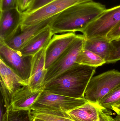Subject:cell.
<instances>
[{"label":"cell","mask_w":120,"mask_h":121,"mask_svg":"<svg viewBox=\"0 0 120 121\" xmlns=\"http://www.w3.org/2000/svg\"><path fill=\"white\" fill-rule=\"evenodd\" d=\"M77 35L74 32L54 35L45 49V68L46 70L68 48Z\"/></svg>","instance_id":"8fae6325"},{"label":"cell","mask_w":120,"mask_h":121,"mask_svg":"<svg viewBox=\"0 0 120 121\" xmlns=\"http://www.w3.org/2000/svg\"><path fill=\"white\" fill-rule=\"evenodd\" d=\"M0 77L1 92L6 109L13 94L23 86L28 85L29 81L23 80L1 60Z\"/></svg>","instance_id":"9c48e42d"},{"label":"cell","mask_w":120,"mask_h":121,"mask_svg":"<svg viewBox=\"0 0 120 121\" xmlns=\"http://www.w3.org/2000/svg\"><path fill=\"white\" fill-rule=\"evenodd\" d=\"M34 0H28V5H27V8L32 4Z\"/></svg>","instance_id":"4dcf8cb0"},{"label":"cell","mask_w":120,"mask_h":121,"mask_svg":"<svg viewBox=\"0 0 120 121\" xmlns=\"http://www.w3.org/2000/svg\"><path fill=\"white\" fill-rule=\"evenodd\" d=\"M99 104L87 102L84 105L67 112L69 118L75 121H97L102 109Z\"/></svg>","instance_id":"2e32d148"},{"label":"cell","mask_w":120,"mask_h":121,"mask_svg":"<svg viewBox=\"0 0 120 121\" xmlns=\"http://www.w3.org/2000/svg\"><path fill=\"white\" fill-rule=\"evenodd\" d=\"M54 35L49 26L27 41L18 51L24 56H33L47 46Z\"/></svg>","instance_id":"9a60e30c"},{"label":"cell","mask_w":120,"mask_h":121,"mask_svg":"<svg viewBox=\"0 0 120 121\" xmlns=\"http://www.w3.org/2000/svg\"><path fill=\"white\" fill-rule=\"evenodd\" d=\"M87 102L84 99L68 97L43 90L31 111L69 118L67 112Z\"/></svg>","instance_id":"3957f363"},{"label":"cell","mask_w":120,"mask_h":121,"mask_svg":"<svg viewBox=\"0 0 120 121\" xmlns=\"http://www.w3.org/2000/svg\"><path fill=\"white\" fill-rule=\"evenodd\" d=\"M17 7L18 0H0V11L7 10Z\"/></svg>","instance_id":"cb8c5ba5"},{"label":"cell","mask_w":120,"mask_h":121,"mask_svg":"<svg viewBox=\"0 0 120 121\" xmlns=\"http://www.w3.org/2000/svg\"><path fill=\"white\" fill-rule=\"evenodd\" d=\"M120 86V72L113 69L93 77L84 93V99L92 104H99L107 94Z\"/></svg>","instance_id":"277c9868"},{"label":"cell","mask_w":120,"mask_h":121,"mask_svg":"<svg viewBox=\"0 0 120 121\" xmlns=\"http://www.w3.org/2000/svg\"><path fill=\"white\" fill-rule=\"evenodd\" d=\"M76 63L96 68L106 63V61L98 55L83 48L78 55Z\"/></svg>","instance_id":"d6986e66"},{"label":"cell","mask_w":120,"mask_h":121,"mask_svg":"<svg viewBox=\"0 0 120 121\" xmlns=\"http://www.w3.org/2000/svg\"><path fill=\"white\" fill-rule=\"evenodd\" d=\"M111 109L113 110L116 113L120 112V104L112 107Z\"/></svg>","instance_id":"83f0119b"},{"label":"cell","mask_w":120,"mask_h":121,"mask_svg":"<svg viewBox=\"0 0 120 121\" xmlns=\"http://www.w3.org/2000/svg\"><path fill=\"white\" fill-rule=\"evenodd\" d=\"M120 60V38L111 42L110 52L106 63H113Z\"/></svg>","instance_id":"44dd1931"},{"label":"cell","mask_w":120,"mask_h":121,"mask_svg":"<svg viewBox=\"0 0 120 121\" xmlns=\"http://www.w3.org/2000/svg\"><path fill=\"white\" fill-rule=\"evenodd\" d=\"M120 104V86L105 96L99 104L101 107L108 110H111L112 107Z\"/></svg>","instance_id":"ffe728a7"},{"label":"cell","mask_w":120,"mask_h":121,"mask_svg":"<svg viewBox=\"0 0 120 121\" xmlns=\"http://www.w3.org/2000/svg\"><path fill=\"white\" fill-rule=\"evenodd\" d=\"M0 101V121H31V111H13L6 109L3 113V103Z\"/></svg>","instance_id":"ac0fdd59"},{"label":"cell","mask_w":120,"mask_h":121,"mask_svg":"<svg viewBox=\"0 0 120 121\" xmlns=\"http://www.w3.org/2000/svg\"><path fill=\"white\" fill-rule=\"evenodd\" d=\"M83 48L95 53L106 62L110 52L111 42L107 38H86Z\"/></svg>","instance_id":"e0dca14e"},{"label":"cell","mask_w":120,"mask_h":121,"mask_svg":"<svg viewBox=\"0 0 120 121\" xmlns=\"http://www.w3.org/2000/svg\"><path fill=\"white\" fill-rule=\"evenodd\" d=\"M23 13L18 8L0 11V42L5 43L14 37L20 29Z\"/></svg>","instance_id":"30bf717a"},{"label":"cell","mask_w":120,"mask_h":121,"mask_svg":"<svg viewBox=\"0 0 120 121\" xmlns=\"http://www.w3.org/2000/svg\"><path fill=\"white\" fill-rule=\"evenodd\" d=\"M117 116L114 118L113 121H120V112L116 113Z\"/></svg>","instance_id":"f1b7e54d"},{"label":"cell","mask_w":120,"mask_h":121,"mask_svg":"<svg viewBox=\"0 0 120 121\" xmlns=\"http://www.w3.org/2000/svg\"><path fill=\"white\" fill-rule=\"evenodd\" d=\"M120 38V22L107 35L106 38L108 41L112 42Z\"/></svg>","instance_id":"d4e9b609"},{"label":"cell","mask_w":120,"mask_h":121,"mask_svg":"<svg viewBox=\"0 0 120 121\" xmlns=\"http://www.w3.org/2000/svg\"><path fill=\"white\" fill-rule=\"evenodd\" d=\"M93 0H54L42 8L29 13H23L20 30L37 25L55 16L74 5Z\"/></svg>","instance_id":"8992f818"},{"label":"cell","mask_w":120,"mask_h":121,"mask_svg":"<svg viewBox=\"0 0 120 121\" xmlns=\"http://www.w3.org/2000/svg\"><path fill=\"white\" fill-rule=\"evenodd\" d=\"M32 117L43 119L46 121H75L68 117L60 116L46 113H40L31 111Z\"/></svg>","instance_id":"7402d4cb"},{"label":"cell","mask_w":120,"mask_h":121,"mask_svg":"<svg viewBox=\"0 0 120 121\" xmlns=\"http://www.w3.org/2000/svg\"><path fill=\"white\" fill-rule=\"evenodd\" d=\"M85 39L83 35H77L68 48L47 69L45 84L76 63L77 56L83 49Z\"/></svg>","instance_id":"52a82bcc"},{"label":"cell","mask_w":120,"mask_h":121,"mask_svg":"<svg viewBox=\"0 0 120 121\" xmlns=\"http://www.w3.org/2000/svg\"><path fill=\"white\" fill-rule=\"evenodd\" d=\"M44 90L32 91L28 85L23 86L13 95L9 107L13 111H31L34 104L37 101Z\"/></svg>","instance_id":"4fadbf2b"},{"label":"cell","mask_w":120,"mask_h":121,"mask_svg":"<svg viewBox=\"0 0 120 121\" xmlns=\"http://www.w3.org/2000/svg\"><path fill=\"white\" fill-rule=\"evenodd\" d=\"M54 0H34L32 4L27 8L24 13H29L36 10L48 4Z\"/></svg>","instance_id":"603a6c76"},{"label":"cell","mask_w":120,"mask_h":121,"mask_svg":"<svg viewBox=\"0 0 120 121\" xmlns=\"http://www.w3.org/2000/svg\"><path fill=\"white\" fill-rule=\"evenodd\" d=\"M112 113L108 109L102 108L99 113V119L97 121H113Z\"/></svg>","instance_id":"484cf974"},{"label":"cell","mask_w":120,"mask_h":121,"mask_svg":"<svg viewBox=\"0 0 120 121\" xmlns=\"http://www.w3.org/2000/svg\"><path fill=\"white\" fill-rule=\"evenodd\" d=\"M31 121H46L43 120V119H40L37 118H35V117H32V119Z\"/></svg>","instance_id":"f546056e"},{"label":"cell","mask_w":120,"mask_h":121,"mask_svg":"<svg viewBox=\"0 0 120 121\" xmlns=\"http://www.w3.org/2000/svg\"><path fill=\"white\" fill-rule=\"evenodd\" d=\"M28 1V0H18V7L22 13L27 9Z\"/></svg>","instance_id":"4316f807"},{"label":"cell","mask_w":120,"mask_h":121,"mask_svg":"<svg viewBox=\"0 0 120 121\" xmlns=\"http://www.w3.org/2000/svg\"><path fill=\"white\" fill-rule=\"evenodd\" d=\"M120 22V5L106 9L81 32L86 39L106 38Z\"/></svg>","instance_id":"5b68a950"},{"label":"cell","mask_w":120,"mask_h":121,"mask_svg":"<svg viewBox=\"0 0 120 121\" xmlns=\"http://www.w3.org/2000/svg\"><path fill=\"white\" fill-rule=\"evenodd\" d=\"M106 9L105 5L93 1L76 4L59 13L50 27L54 35L81 32Z\"/></svg>","instance_id":"6da1fadb"},{"label":"cell","mask_w":120,"mask_h":121,"mask_svg":"<svg viewBox=\"0 0 120 121\" xmlns=\"http://www.w3.org/2000/svg\"><path fill=\"white\" fill-rule=\"evenodd\" d=\"M58 15L46 19L37 25L22 30L20 29L14 37L5 43L14 50H19L27 41L50 25Z\"/></svg>","instance_id":"5bb4252c"},{"label":"cell","mask_w":120,"mask_h":121,"mask_svg":"<svg viewBox=\"0 0 120 121\" xmlns=\"http://www.w3.org/2000/svg\"><path fill=\"white\" fill-rule=\"evenodd\" d=\"M32 56H24L5 43L0 42V60L23 80L29 81Z\"/></svg>","instance_id":"ba28073f"},{"label":"cell","mask_w":120,"mask_h":121,"mask_svg":"<svg viewBox=\"0 0 120 121\" xmlns=\"http://www.w3.org/2000/svg\"><path fill=\"white\" fill-rule=\"evenodd\" d=\"M96 68L76 63L46 83L44 90L68 97L84 99L86 88Z\"/></svg>","instance_id":"7a4b0ae2"},{"label":"cell","mask_w":120,"mask_h":121,"mask_svg":"<svg viewBox=\"0 0 120 121\" xmlns=\"http://www.w3.org/2000/svg\"><path fill=\"white\" fill-rule=\"evenodd\" d=\"M46 47L42 48L32 56L28 85L33 91L44 89V80L46 73L45 68Z\"/></svg>","instance_id":"7c38bea8"}]
</instances>
